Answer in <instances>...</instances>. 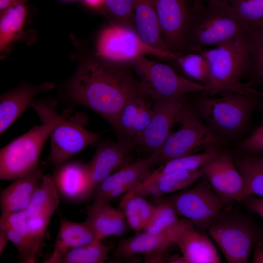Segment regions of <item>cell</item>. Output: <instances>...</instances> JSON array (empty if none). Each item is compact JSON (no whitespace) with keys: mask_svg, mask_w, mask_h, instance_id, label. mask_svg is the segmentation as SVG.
<instances>
[{"mask_svg":"<svg viewBox=\"0 0 263 263\" xmlns=\"http://www.w3.org/2000/svg\"><path fill=\"white\" fill-rule=\"evenodd\" d=\"M67 92L73 102L97 113L113 128L125 104L135 96L144 95L131 63L96 55L80 65Z\"/></svg>","mask_w":263,"mask_h":263,"instance_id":"cell-1","label":"cell"},{"mask_svg":"<svg viewBox=\"0 0 263 263\" xmlns=\"http://www.w3.org/2000/svg\"><path fill=\"white\" fill-rule=\"evenodd\" d=\"M197 52L207 60L209 77L203 93L215 96L228 93L261 95L259 92L243 81L245 75L254 68L246 33L212 49Z\"/></svg>","mask_w":263,"mask_h":263,"instance_id":"cell-2","label":"cell"},{"mask_svg":"<svg viewBox=\"0 0 263 263\" xmlns=\"http://www.w3.org/2000/svg\"><path fill=\"white\" fill-rule=\"evenodd\" d=\"M33 108L43 123L33 127L0 149V180H14L38 167L42 149L59 114L53 105L47 102L38 101Z\"/></svg>","mask_w":263,"mask_h":263,"instance_id":"cell-3","label":"cell"},{"mask_svg":"<svg viewBox=\"0 0 263 263\" xmlns=\"http://www.w3.org/2000/svg\"><path fill=\"white\" fill-rule=\"evenodd\" d=\"M246 33L228 3L209 1L195 8L186 40L187 53L216 47Z\"/></svg>","mask_w":263,"mask_h":263,"instance_id":"cell-4","label":"cell"},{"mask_svg":"<svg viewBox=\"0 0 263 263\" xmlns=\"http://www.w3.org/2000/svg\"><path fill=\"white\" fill-rule=\"evenodd\" d=\"M229 263H246L261 232L248 218L232 212L222 211L207 230Z\"/></svg>","mask_w":263,"mask_h":263,"instance_id":"cell-5","label":"cell"},{"mask_svg":"<svg viewBox=\"0 0 263 263\" xmlns=\"http://www.w3.org/2000/svg\"><path fill=\"white\" fill-rule=\"evenodd\" d=\"M131 64L143 94L154 101L204 90L203 84L184 77L169 66L150 60L145 56L136 58Z\"/></svg>","mask_w":263,"mask_h":263,"instance_id":"cell-6","label":"cell"},{"mask_svg":"<svg viewBox=\"0 0 263 263\" xmlns=\"http://www.w3.org/2000/svg\"><path fill=\"white\" fill-rule=\"evenodd\" d=\"M207 96L199 104L200 115L213 129L230 134L242 130L247 124L257 105V95L228 93Z\"/></svg>","mask_w":263,"mask_h":263,"instance_id":"cell-7","label":"cell"},{"mask_svg":"<svg viewBox=\"0 0 263 263\" xmlns=\"http://www.w3.org/2000/svg\"><path fill=\"white\" fill-rule=\"evenodd\" d=\"M178 129L172 132L158 151V163L216 147L218 140L196 113L185 105L178 117Z\"/></svg>","mask_w":263,"mask_h":263,"instance_id":"cell-8","label":"cell"},{"mask_svg":"<svg viewBox=\"0 0 263 263\" xmlns=\"http://www.w3.org/2000/svg\"><path fill=\"white\" fill-rule=\"evenodd\" d=\"M196 185L167 198L178 215L198 230H207L226 204L203 175Z\"/></svg>","mask_w":263,"mask_h":263,"instance_id":"cell-9","label":"cell"},{"mask_svg":"<svg viewBox=\"0 0 263 263\" xmlns=\"http://www.w3.org/2000/svg\"><path fill=\"white\" fill-rule=\"evenodd\" d=\"M96 55L107 59L129 63L148 55L174 60L178 56L150 46L135 30L114 24L106 27L100 34Z\"/></svg>","mask_w":263,"mask_h":263,"instance_id":"cell-10","label":"cell"},{"mask_svg":"<svg viewBox=\"0 0 263 263\" xmlns=\"http://www.w3.org/2000/svg\"><path fill=\"white\" fill-rule=\"evenodd\" d=\"M87 122L83 114L71 115L68 110L59 115L50 135L51 164L57 167L97 141L99 135L85 128Z\"/></svg>","mask_w":263,"mask_h":263,"instance_id":"cell-11","label":"cell"},{"mask_svg":"<svg viewBox=\"0 0 263 263\" xmlns=\"http://www.w3.org/2000/svg\"><path fill=\"white\" fill-rule=\"evenodd\" d=\"M157 19L168 50L186 54V40L194 10L188 0H154Z\"/></svg>","mask_w":263,"mask_h":263,"instance_id":"cell-12","label":"cell"},{"mask_svg":"<svg viewBox=\"0 0 263 263\" xmlns=\"http://www.w3.org/2000/svg\"><path fill=\"white\" fill-rule=\"evenodd\" d=\"M157 164L158 153L155 151L149 156L124 165L111 174L94 189L93 203L88 210L97 209L126 193L142 181L150 169Z\"/></svg>","mask_w":263,"mask_h":263,"instance_id":"cell-13","label":"cell"},{"mask_svg":"<svg viewBox=\"0 0 263 263\" xmlns=\"http://www.w3.org/2000/svg\"><path fill=\"white\" fill-rule=\"evenodd\" d=\"M183 96L154 100L151 121L141 134L132 140L134 146L143 147L151 153L160 150L186 105Z\"/></svg>","mask_w":263,"mask_h":263,"instance_id":"cell-14","label":"cell"},{"mask_svg":"<svg viewBox=\"0 0 263 263\" xmlns=\"http://www.w3.org/2000/svg\"><path fill=\"white\" fill-rule=\"evenodd\" d=\"M203 171L212 188L226 205L241 202L245 198L243 178L229 155L220 153Z\"/></svg>","mask_w":263,"mask_h":263,"instance_id":"cell-15","label":"cell"},{"mask_svg":"<svg viewBox=\"0 0 263 263\" xmlns=\"http://www.w3.org/2000/svg\"><path fill=\"white\" fill-rule=\"evenodd\" d=\"M134 147L132 142L124 139L99 145L92 160L86 165L93 194L98 185L122 165Z\"/></svg>","mask_w":263,"mask_h":263,"instance_id":"cell-16","label":"cell"},{"mask_svg":"<svg viewBox=\"0 0 263 263\" xmlns=\"http://www.w3.org/2000/svg\"><path fill=\"white\" fill-rule=\"evenodd\" d=\"M53 177L59 196L65 200L80 203L92 198L86 165L67 161L56 167Z\"/></svg>","mask_w":263,"mask_h":263,"instance_id":"cell-17","label":"cell"},{"mask_svg":"<svg viewBox=\"0 0 263 263\" xmlns=\"http://www.w3.org/2000/svg\"><path fill=\"white\" fill-rule=\"evenodd\" d=\"M188 222L184 226L170 231L150 233L145 231L129 238L123 239L118 243L114 252L115 257L127 258L136 254L145 256L165 253L172 245L176 244L181 233L189 225Z\"/></svg>","mask_w":263,"mask_h":263,"instance_id":"cell-18","label":"cell"},{"mask_svg":"<svg viewBox=\"0 0 263 263\" xmlns=\"http://www.w3.org/2000/svg\"><path fill=\"white\" fill-rule=\"evenodd\" d=\"M54 87L50 82L24 85L2 94L0 98V133L2 134L31 106L34 97Z\"/></svg>","mask_w":263,"mask_h":263,"instance_id":"cell-19","label":"cell"},{"mask_svg":"<svg viewBox=\"0 0 263 263\" xmlns=\"http://www.w3.org/2000/svg\"><path fill=\"white\" fill-rule=\"evenodd\" d=\"M203 176L202 169L194 170H175L150 180H143L131 192L141 196H160L188 188Z\"/></svg>","mask_w":263,"mask_h":263,"instance_id":"cell-20","label":"cell"},{"mask_svg":"<svg viewBox=\"0 0 263 263\" xmlns=\"http://www.w3.org/2000/svg\"><path fill=\"white\" fill-rule=\"evenodd\" d=\"M184 263H220V255L210 237L192 225L180 234L176 244Z\"/></svg>","mask_w":263,"mask_h":263,"instance_id":"cell-21","label":"cell"},{"mask_svg":"<svg viewBox=\"0 0 263 263\" xmlns=\"http://www.w3.org/2000/svg\"><path fill=\"white\" fill-rule=\"evenodd\" d=\"M43 176L38 167L1 189V214L24 211L38 187Z\"/></svg>","mask_w":263,"mask_h":263,"instance_id":"cell-22","label":"cell"},{"mask_svg":"<svg viewBox=\"0 0 263 263\" xmlns=\"http://www.w3.org/2000/svg\"><path fill=\"white\" fill-rule=\"evenodd\" d=\"M60 225L53 251L44 261L45 263H59L69 251L96 240L92 229L85 221L82 223L67 220L60 215Z\"/></svg>","mask_w":263,"mask_h":263,"instance_id":"cell-23","label":"cell"},{"mask_svg":"<svg viewBox=\"0 0 263 263\" xmlns=\"http://www.w3.org/2000/svg\"><path fill=\"white\" fill-rule=\"evenodd\" d=\"M133 1L135 29L138 35L150 46L162 51L169 52L159 26L155 0Z\"/></svg>","mask_w":263,"mask_h":263,"instance_id":"cell-24","label":"cell"},{"mask_svg":"<svg viewBox=\"0 0 263 263\" xmlns=\"http://www.w3.org/2000/svg\"><path fill=\"white\" fill-rule=\"evenodd\" d=\"M0 229L17 247L23 263H36L37 255L30 240L24 211L1 214Z\"/></svg>","mask_w":263,"mask_h":263,"instance_id":"cell-25","label":"cell"},{"mask_svg":"<svg viewBox=\"0 0 263 263\" xmlns=\"http://www.w3.org/2000/svg\"><path fill=\"white\" fill-rule=\"evenodd\" d=\"M26 0H14L0 12V50L3 51L20 34L25 22Z\"/></svg>","mask_w":263,"mask_h":263,"instance_id":"cell-26","label":"cell"},{"mask_svg":"<svg viewBox=\"0 0 263 263\" xmlns=\"http://www.w3.org/2000/svg\"><path fill=\"white\" fill-rule=\"evenodd\" d=\"M220 153L216 147L210 148L202 152L190 154L169 160L150 173L143 180H150L157 176L175 170H194L203 168Z\"/></svg>","mask_w":263,"mask_h":263,"instance_id":"cell-27","label":"cell"},{"mask_svg":"<svg viewBox=\"0 0 263 263\" xmlns=\"http://www.w3.org/2000/svg\"><path fill=\"white\" fill-rule=\"evenodd\" d=\"M172 204L166 199L155 206L154 213L144 231L159 233L182 227L189 221L180 219Z\"/></svg>","mask_w":263,"mask_h":263,"instance_id":"cell-28","label":"cell"},{"mask_svg":"<svg viewBox=\"0 0 263 263\" xmlns=\"http://www.w3.org/2000/svg\"><path fill=\"white\" fill-rule=\"evenodd\" d=\"M236 166L244 181L245 197H263V163L261 159L244 157L237 162Z\"/></svg>","mask_w":263,"mask_h":263,"instance_id":"cell-29","label":"cell"},{"mask_svg":"<svg viewBox=\"0 0 263 263\" xmlns=\"http://www.w3.org/2000/svg\"><path fill=\"white\" fill-rule=\"evenodd\" d=\"M227 3L246 33L263 23V0H228Z\"/></svg>","mask_w":263,"mask_h":263,"instance_id":"cell-30","label":"cell"},{"mask_svg":"<svg viewBox=\"0 0 263 263\" xmlns=\"http://www.w3.org/2000/svg\"><path fill=\"white\" fill-rule=\"evenodd\" d=\"M109 248L95 240L67 253L59 263H103L109 259Z\"/></svg>","mask_w":263,"mask_h":263,"instance_id":"cell-31","label":"cell"},{"mask_svg":"<svg viewBox=\"0 0 263 263\" xmlns=\"http://www.w3.org/2000/svg\"><path fill=\"white\" fill-rule=\"evenodd\" d=\"M185 75L206 86L209 80V67L207 59L198 52L177 56L174 60Z\"/></svg>","mask_w":263,"mask_h":263,"instance_id":"cell-32","label":"cell"},{"mask_svg":"<svg viewBox=\"0 0 263 263\" xmlns=\"http://www.w3.org/2000/svg\"><path fill=\"white\" fill-rule=\"evenodd\" d=\"M143 94L129 100L122 107L118 115L114 129L131 141L132 129L136 117L145 99Z\"/></svg>","mask_w":263,"mask_h":263,"instance_id":"cell-33","label":"cell"},{"mask_svg":"<svg viewBox=\"0 0 263 263\" xmlns=\"http://www.w3.org/2000/svg\"><path fill=\"white\" fill-rule=\"evenodd\" d=\"M104 11L113 21V24L135 30L133 0H104Z\"/></svg>","mask_w":263,"mask_h":263,"instance_id":"cell-34","label":"cell"},{"mask_svg":"<svg viewBox=\"0 0 263 263\" xmlns=\"http://www.w3.org/2000/svg\"><path fill=\"white\" fill-rule=\"evenodd\" d=\"M109 202L94 210H88L85 221L93 231L96 240L101 241L107 236L113 235L109 211Z\"/></svg>","mask_w":263,"mask_h":263,"instance_id":"cell-35","label":"cell"},{"mask_svg":"<svg viewBox=\"0 0 263 263\" xmlns=\"http://www.w3.org/2000/svg\"><path fill=\"white\" fill-rule=\"evenodd\" d=\"M119 208L125 217L130 227L137 232L144 229L136 195L130 191L122 195L119 202Z\"/></svg>","mask_w":263,"mask_h":263,"instance_id":"cell-36","label":"cell"},{"mask_svg":"<svg viewBox=\"0 0 263 263\" xmlns=\"http://www.w3.org/2000/svg\"><path fill=\"white\" fill-rule=\"evenodd\" d=\"M254 68L263 64V23L246 33Z\"/></svg>","mask_w":263,"mask_h":263,"instance_id":"cell-37","label":"cell"},{"mask_svg":"<svg viewBox=\"0 0 263 263\" xmlns=\"http://www.w3.org/2000/svg\"><path fill=\"white\" fill-rule=\"evenodd\" d=\"M153 114L152 106L147 101V98L143 102L134 123L131 141L141 134L149 125Z\"/></svg>","mask_w":263,"mask_h":263,"instance_id":"cell-38","label":"cell"},{"mask_svg":"<svg viewBox=\"0 0 263 263\" xmlns=\"http://www.w3.org/2000/svg\"><path fill=\"white\" fill-rule=\"evenodd\" d=\"M242 147L249 152H263V123L242 142Z\"/></svg>","mask_w":263,"mask_h":263,"instance_id":"cell-39","label":"cell"},{"mask_svg":"<svg viewBox=\"0 0 263 263\" xmlns=\"http://www.w3.org/2000/svg\"><path fill=\"white\" fill-rule=\"evenodd\" d=\"M110 216L113 226V235L121 236L126 231L127 223L123 212L120 208H116L109 205Z\"/></svg>","mask_w":263,"mask_h":263,"instance_id":"cell-40","label":"cell"},{"mask_svg":"<svg viewBox=\"0 0 263 263\" xmlns=\"http://www.w3.org/2000/svg\"><path fill=\"white\" fill-rule=\"evenodd\" d=\"M136 199L145 229L154 213L155 206L148 202L143 196L136 195Z\"/></svg>","mask_w":263,"mask_h":263,"instance_id":"cell-41","label":"cell"},{"mask_svg":"<svg viewBox=\"0 0 263 263\" xmlns=\"http://www.w3.org/2000/svg\"><path fill=\"white\" fill-rule=\"evenodd\" d=\"M242 202L249 210L263 218V198L249 196Z\"/></svg>","mask_w":263,"mask_h":263,"instance_id":"cell-42","label":"cell"},{"mask_svg":"<svg viewBox=\"0 0 263 263\" xmlns=\"http://www.w3.org/2000/svg\"><path fill=\"white\" fill-rule=\"evenodd\" d=\"M252 263H263V242L260 240L254 245Z\"/></svg>","mask_w":263,"mask_h":263,"instance_id":"cell-43","label":"cell"},{"mask_svg":"<svg viewBox=\"0 0 263 263\" xmlns=\"http://www.w3.org/2000/svg\"><path fill=\"white\" fill-rule=\"evenodd\" d=\"M84 4L91 8L104 11V0H82Z\"/></svg>","mask_w":263,"mask_h":263,"instance_id":"cell-44","label":"cell"},{"mask_svg":"<svg viewBox=\"0 0 263 263\" xmlns=\"http://www.w3.org/2000/svg\"><path fill=\"white\" fill-rule=\"evenodd\" d=\"M9 240L5 232L2 229H0V254H1Z\"/></svg>","mask_w":263,"mask_h":263,"instance_id":"cell-45","label":"cell"},{"mask_svg":"<svg viewBox=\"0 0 263 263\" xmlns=\"http://www.w3.org/2000/svg\"><path fill=\"white\" fill-rule=\"evenodd\" d=\"M14 0H0V12L6 9Z\"/></svg>","mask_w":263,"mask_h":263,"instance_id":"cell-46","label":"cell"},{"mask_svg":"<svg viewBox=\"0 0 263 263\" xmlns=\"http://www.w3.org/2000/svg\"><path fill=\"white\" fill-rule=\"evenodd\" d=\"M254 69L257 75L263 80V64L257 65Z\"/></svg>","mask_w":263,"mask_h":263,"instance_id":"cell-47","label":"cell"},{"mask_svg":"<svg viewBox=\"0 0 263 263\" xmlns=\"http://www.w3.org/2000/svg\"><path fill=\"white\" fill-rule=\"evenodd\" d=\"M194 1L195 4V7H201L202 5L201 4V2L200 0H192Z\"/></svg>","mask_w":263,"mask_h":263,"instance_id":"cell-48","label":"cell"},{"mask_svg":"<svg viewBox=\"0 0 263 263\" xmlns=\"http://www.w3.org/2000/svg\"><path fill=\"white\" fill-rule=\"evenodd\" d=\"M200 1L201 2V1L202 0H208V1H212V0H215V1H223V2H227L228 0H200Z\"/></svg>","mask_w":263,"mask_h":263,"instance_id":"cell-49","label":"cell"},{"mask_svg":"<svg viewBox=\"0 0 263 263\" xmlns=\"http://www.w3.org/2000/svg\"><path fill=\"white\" fill-rule=\"evenodd\" d=\"M262 163H263V157L260 159Z\"/></svg>","mask_w":263,"mask_h":263,"instance_id":"cell-50","label":"cell"}]
</instances>
